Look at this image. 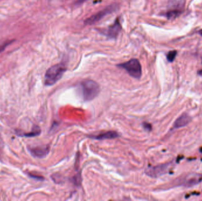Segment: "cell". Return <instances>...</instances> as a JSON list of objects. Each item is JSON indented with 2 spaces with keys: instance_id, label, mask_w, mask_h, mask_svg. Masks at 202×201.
<instances>
[{
  "instance_id": "2",
  "label": "cell",
  "mask_w": 202,
  "mask_h": 201,
  "mask_svg": "<svg viewBox=\"0 0 202 201\" xmlns=\"http://www.w3.org/2000/svg\"><path fill=\"white\" fill-rule=\"evenodd\" d=\"M67 70V67L63 63L50 67L45 74L44 84L51 86L62 78L63 74Z\"/></svg>"
},
{
  "instance_id": "12",
  "label": "cell",
  "mask_w": 202,
  "mask_h": 201,
  "mask_svg": "<svg viewBox=\"0 0 202 201\" xmlns=\"http://www.w3.org/2000/svg\"><path fill=\"white\" fill-rule=\"evenodd\" d=\"M41 133V129L38 126H35L33 128V131L29 133H23V134H20V136H26V137H34L39 136V134Z\"/></svg>"
},
{
  "instance_id": "3",
  "label": "cell",
  "mask_w": 202,
  "mask_h": 201,
  "mask_svg": "<svg viewBox=\"0 0 202 201\" xmlns=\"http://www.w3.org/2000/svg\"><path fill=\"white\" fill-rule=\"evenodd\" d=\"M117 66L124 69L133 78L139 79L141 77V66L140 62L136 58H132L127 62L119 64Z\"/></svg>"
},
{
  "instance_id": "9",
  "label": "cell",
  "mask_w": 202,
  "mask_h": 201,
  "mask_svg": "<svg viewBox=\"0 0 202 201\" xmlns=\"http://www.w3.org/2000/svg\"><path fill=\"white\" fill-rule=\"evenodd\" d=\"M31 155L38 158H44L49 153V147L48 146H41L30 149Z\"/></svg>"
},
{
  "instance_id": "16",
  "label": "cell",
  "mask_w": 202,
  "mask_h": 201,
  "mask_svg": "<svg viewBox=\"0 0 202 201\" xmlns=\"http://www.w3.org/2000/svg\"><path fill=\"white\" fill-rule=\"evenodd\" d=\"M88 0H78V1L76 2V4H82L85 1H87Z\"/></svg>"
},
{
  "instance_id": "10",
  "label": "cell",
  "mask_w": 202,
  "mask_h": 201,
  "mask_svg": "<svg viewBox=\"0 0 202 201\" xmlns=\"http://www.w3.org/2000/svg\"><path fill=\"white\" fill-rule=\"evenodd\" d=\"M192 121V118L186 113H183L180 117H179L175 121L173 124L174 129H180L181 128L186 126L188 124Z\"/></svg>"
},
{
  "instance_id": "15",
  "label": "cell",
  "mask_w": 202,
  "mask_h": 201,
  "mask_svg": "<svg viewBox=\"0 0 202 201\" xmlns=\"http://www.w3.org/2000/svg\"><path fill=\"white\" fill-rule=\"evenodd\" d=\"M13 41V40H11V41H8L5 43H4L2 45H0V53L1 52H3L4 49L5 48V47L8 46L9 44H10Z\"/></svg>"
},
{
  "instance_id": "13",
  "label": "cell",
  "mask_w": 202,
  "mask_h": 201,
  "mask_svg": "<svg viewBox=\"0 0 202 201\" xmlns=\"http://www.w3.org/2000/svg\"><path fill=\"white\" fill-rule=\"evenodd\" d=\"M177 56V52L176 50L170 51L167 54V59L169 62H173L176 58Z\"/></svg>"
},
{
  "instance_id": "11",
  "label": "cell",
  "mask_w": 202,
  "mask_h": 201,
  "mask_svg": "<svg viewBox=\"0 0 202 201\" xmlns=\"http://www.w3.org/2000/svg\"><path fill=\"white\" fill-rule=\"evenodd\" d=\"M119 137V134L115 131H108L101 134L90 136L89 138L96 140L113 139Z\"/></svg>"
},
{
  "instance_id": "8",
  "label": "cell",
  "mask_w": 202,
  "mask_h": 201,
  "mask_svg": "<svg viewBox=\"0 0 202 201\" xmlns=\"http://www.w3.org/2000/svg\"><path fill=\"white\" fill-rule=\"evenodd\" d=\"M122 30V26L119 21V18H117L115 21L114 24L109 26L108 28L104 33L106 36L108 37L109 38H116L119 35L120 32Z\"/></svg>"
},
{
  "instance_id": "1",
  "label": "cell",
  "mask_w": 202,
  "mask_h": 201,
  "mask_svg": "<svg viewBox=\"0 0 202 201\" xmlns=\"http://www.w3.org/2000/svg\"><path fill=\"white\" fill-rule=\"evenodd\" d=\"M79 88L85 101H91L95 98L101 91L98 83L92 80H84L79 84Z\"/></svg>"
},
{
  "instance_id": "7",
  "label": "cell",
  "mask_w": 202,
  "mask_h": 201,
  "mask_svg": "<svg viewBox=\"0 0 202 201\" xmlns=\"http://www.w3.org/2000/svg\"><path fill=\"white\" fill-rule=\"evenodd\" d=\"M202 182V173H192L185 176L181 181V185L190 188L197 185Z\"/></svg>"
},
{
  "instance_id": "5",
  "label": "cell",
  "mask_w": 202,
  "mask_h": 201,
  "mask_svg": "<svg viewBox=\"0 0 202 201\" xmlns=\"http://www.w3.org/2000/svg\"><path fill=\"white\" fill-rule=\"evenodd\" d=\"M170 10L166 13L168 19H174L180 16L184 8L185 0H172Z\"/></svg>"
},
{
  "instance_id": "14",
  "label": "cell",
  "mask_w": 202,
  "mask_h": 201,
  "mask_svg": "<svg viewBox=\"0 0 202 201\" xmlns=\"http://www.w3.org/2000/svg\"><path fill=\"white\" fill-rule=\"evenodd\" d=\"M142 126L144 128V129L146 131H148V132H150L152 130V126L151 124L147 122H144L142 123Z\"/></svg>"
},
{
  "instance_id": "4",
  "label": "cell",
  "mask_w": 202,
  "mask_h": 201,
  "mask_svg": "<svg viewBox=\"0 0 202 201\" xmlns=\"http://www.w3.org/2000/svg\"><path fill=\"white\" fill-rule=\"evenodd\" d=\"M118 8V5L116 4H112L109 5L105 8L103 10L101 11L98 13L95 14L93 16H91L85 21V25H93L95 23H98V21L102 19L104 17L107 16V14H109L112 13L115 11L117 10Z\"/></svg>"
},
{
  "instance_id": "6",
  "label": "cell",
  "mask_w": 202,
  "mask_h": 201,
  "mask_svg": "<svg viewBox=\"0 0 202 201\" xmlns=\"http://www.w3.org/2000/svg\"><path fill=\"white\" fill-rule=\"evenodd\" d=\"M171 168L170 163H166L152 167L146 170V173L150 176L157 178L167 173Z\"/></svg>"
}]
</instances>
